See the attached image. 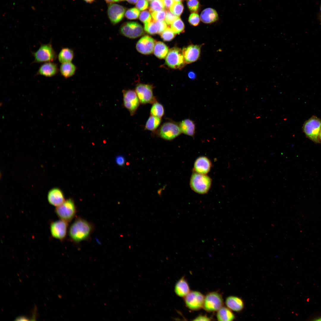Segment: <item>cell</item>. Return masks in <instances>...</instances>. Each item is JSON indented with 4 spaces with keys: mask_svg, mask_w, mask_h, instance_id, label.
I'll use <instances>...</instances> for the list:
<instances>
[{
    "mask_svg": "<svg viewBox=\"0 0 321 321\" xmlns=\"http://www.w3.org/2000/svg\"><path fill=\"white\" fill-rule=\"evenodd\" d=\"M200 18L203 23H210L214 22L218 19V15L215 10L211 8H208L202 11L200 14Z\"/></svg>",
    "mask_w": 321,
    "mask_h": 321,
    "instance_id": "603a6c76",
    "label": "cell"
},
{
    "mask_svg": "<svg viewBox=\"0 0 321 321\" xmlns=\"http://www.w3.org/2000/svg\"><path fill=\"white\" fill-rule=\"evenodd\" d=\"M55 212L61 219L68 222L71 221L75 215L76 207L73 200L69 199L56 207Z\"/></svg>",
    "mask_w": 321,
    "mask_h": 321,
    "instance_id": "5b68a950",
    "label": "cell"
},
{
    "mask_svg": "<svg viewBox=\"0 0 321 321\" xmlns=\"http://www.w3.org/2000/svg\"><path fill=\"white\" fill-rule=\"evenodd\" d=\"M87 3H91L93 2L95 0H84Z\"/></svg>",
    "mask_w": 321,
    "mask_h": 321,
    "instance_id": "c3c4849f",
    "label": "cell"
},
{
    "mask_svg": "<svg viewBox=\"0 0 321 321\" xmlns=\"http://www.w3.org/2000/svg\"><path fill=\"white\" fill-rule=\"evenodd\" d=\"M225 303L228 308L235 311H241L244 307L243 300L240 298L235 296H231L227 298Z\"/></svg>",
    "mask_w": 321,
    "mask_h": 321,
    "instance_id": "44dd1931",
    "label": "cell"
},
{
    "mask_svg": "<svg viewBox=\"0 0 321 321\" xmlns=\"http://www.w3.org/2000/svg\"><path fill=\"white\" fill-rule=\"evenodd\" d=\"M120 32L123 35L130 38L139 37L144 34L142 26L136 22H128L121 26Z\"/></svg>",
    "mask_w": 321,
    "mask_h": 321,
    "instance_id": "30bf717a",
    "label": "cell"
},
{
    "mask_svg": "<svg viewBox=\"0 0 321 321\" xmlns=\"http://www.w3.org/2000/svg\"><path fill=\"white\" fill-rule=\"evenodd\" d=\"M174 292L176 295L181 297H185L190 292L189 285L184 277L181 278L176 283Z\"/></svg>",
    "mask_w": 321,
    "mask_h": 321,
    "instance_id": "cb8c5ba5",
    "label": "cell"
},
{
    "mask_svg": "<svg viewBox=\"0 0 321 321\" xmlns=\"http://www.w3.org/2000/svg\"><path fill=\"white\" fill-rule=\"evenodd\" d=\"M165 62L169 67L174 69H181L186 64L182 50L177 47L172 48L169 50Z\"/></svg>",
    "mask_w": 321,
    "mask_h": 321,
    "instance_id": "8992f818",
    "label": "cell"
},
{
    "mask_svg": "<svg viewBox=\"0 0 321 321\" xmlns=\"http://www.w3.org/2000/svg\"><path fill=\"white\" fill-rule=\"evenodd\" d=\"M217 318L218 321H232L235 316L228 308L222 306L218 311Z\"/></svg>",
    "mask_w": 321,
    "mask_h": 321,
    "instance_id": "4316f807",
    "label": "cell"
},
{
    "mask_svg": "<svg viewBox=\"0 0 321 321\" xmlns=\"http://www.w3.org/2000/svg\"><path fill=\"white\" fill-rule=\"evenodd\" d=\"M211 319L207 317L204 315H200L195 318L193 321H210Z\"/></svg>",
    "mask_w": 321,
    "mask_h": 321,
    "instance_id": "7bdbcfd3",
    "label": "cell"
},
{
    "mask_svg": "<svg viewBox=\"0 0 321 321\" xmlns=\"http://www.w3.org/2000/svg\"><path fill=\"white\" fill-rule=\"evenodd\" d=\"M130 3L134 4L137 2L138 0H127Z\"/></svg>",
    "mask_w": 321,
    "mask_h": 321,
    "instance_id": "bcb514c9",
    "label": "cell"
},
{
    "mask_svg": "<svg viewBox=\"0 0 321 321\" xmlns=\"http://www.w3.org/2000/svg\"><path fill=\"white\" fill-rule=\"evenodd\" d=\"M106 2L108 4H111L114 2L113 0H105Z\"/></svg>",
    "mask_w": 321,
    "mask_h": 321,
    "instance_id": "7dc6e473",
    "label": "cell"
},
{
    "mask_svg": "<svg viewBox=\"0 0 321 321\" xmlns=\"http://www.w3.org/2000/svg\"><path fill=\"white\" fill-rule=\"evenodd\" d=\"M161 122L160 118L151 115L146 123L145 128L150 131H154L159 127Z\"/></svg>",
    "mask_w": 321,
    "mask_h": 321,
    "instance_id": "f1b7e54d",
    "label": "cell"
},
{
    "mask_svg": "<svg viewBox=\"0 0 321 321\" xmlns=\"http://www.w3.org/2000/svg\"><path fill=\"white\" fill-rule=\"evenodd\" d=\"M126 8L115 4H111L108 6V14L111 22L113 24H116L123 19Z\"/></svg>",
    "mask_w": 321,
    "mask_h": 321,
    "instance_id": "5bb4252c",
    "label": "cell"
},
{
    "mask_svg": "<svg viewBox=\"0 0 321 321\" xmlns=\"http://www.w3.org/2000/svg\"><path fill=\"white\" fill-rule=\"evenodd\" d=\"M204 296L201 292L192 291L185 297V302L188 308L192 310H198L203 307Z\"/></svg>",
    "mask_w": 321,
    "mask_h": 321,
    "instance_id": "7c38bea8",
    "label": "cell"
},
{
    "mask_svg": "<svg viewBox=\"0 0 321 321\" xmlns=\"http://www.w3.org/2000/svg\"><path fill=\"white\" fill-rule=\"evenodd\" d=\"M57 64L53 62L44 63L39 67L36 74L47 77L56 75L59 71Z\"/></svg>",
    "mask_w": 321,
    "mask_h": 321,
    "instance_id": "e0dca14e",
    "label": "cell"
},
{
    "mask_svg": "<svg viewBox=\"0 0 321 321\" xmlns=\"http://www.w3.org/2000/svg\"><path fill=\"white\" fill-rule=\"evenodd\" d=\"M184 9L183 5L181 1H173L170 8V11L177 17H179L182 13Z\"/></svg>",
    "mask_w": 321,
    "mask_h": 321,
    "instance_id": "d6a6232c",
    "label": "cell"
},
{
    "mask_svg": "<svg viewBox=\"0 0 321 321\" xmlns=\"http://www.w3.org/2000/svg\"><path fill=\"white\" fill-rule=\"evenodd\" d=\"M150 113L151 115L161 118L164 113L163 105L157 101L155 102L151 108Z\"/></svg>",
    "mask_w": 321,
    "mask_h": 321,
    "instance_id": "f546056e",
    "label": "cell"
},
{
    "mask_svg": "<svg viewBox=\"0 0 321 321\" xmlns=\"http://www.w3.org/2000/svg\"><path fill=\"white\" fill-rule=\"evenodd\" d=\"M165 6V8L166 10H169V8L173 2V0H164Z\"/></svg>",
    "mask_w": 321,
    "mask_h": 321,
    "instance_id": "ee69618b",
    "label": "cell"
},
{
    "mask_svg": "<svg viewBox=\"0 0 321 321\" xmlns=\"http://www.w3.org/2000/svg\"><path fill=\"white\" fill-rule=\"evenodd\" d=\"M158 134L161 138L168 140L174 139L182 133L179 124L169 121L163 123L160 127Z\"/></svg>",
    "mask_w": 321,
    "mask_h": 321,
    "instance_id": "52a82bcc",
    "label": "cell"
},
{
    "mask_svg": "<svg viewBox=\"0 0 321 321\" xmlns=\"http://www.w3.org/2000/svg\"><path fill=\"white\" fill-rule=\"evenodd\" d=\"M94 229L92 223L84 219L78 217L69 227V236L72 241L78 243L89 239Z\"/></svg>",
    "mask_w": 321,
    "mask_h": 321,
    "instance_id": "6da1fadb",
    "label": "cell"
},
{
    "mask_svg": "<svg viewBox=\"0 0 321 321\" xmlns=\"http://www.w3.org/2000/svg\"><path fill=\"white\" fill-rule=\"evenodd\" d=\"M169 52L167 46L163 42L158 41L155 43L153 52L155 55L160 59L165 58Z\"/></svg>",
    "mask_w": 321,
    "mask_h": 321,
    "instance_id": "83f0119b",
    "label": "cell"
},
{
    "mask_svg": "<svg viewBox=\"0 0 321 321\" xmlns=\"http://www.w3.org/2000/svg\"><path fill=\"white\" fill-rule=\"evenodd\" d=\"M187 4L189 9L191 11L195 12L199 7V2L198 0H188Z\"/></svg>",
    "mask_w": 321,
    "mask_h": 321,
    "instance_id": "f35d334b",
    "label": "cell"
},
{
    "mask_svg": "<svg viewBox=\"0 0 321 321\" xmlns=\"http://www.w3.org/2000/svg\"><path fill=\"white\" fill-rule=\"evenodd\" d=\"M165 8L164 0H152L150 3L149 10L152 13L164 10Z\"/></svg>",
    "mask_w": 321,
    "mask_h": 321,
    "instance_id": "4dcf8cb0",
    "label": "cell"
},
{
    "mask_svg": "<svg viewBox=\"0 0 321 321\" xmlns=\"http://www.w3.org/2000/svg\"><path fill=\"white\" fill-rule=\"evenodd\" d=\"M139 19L144 24L150 22L152 20L150 12L147 10L141 12L139 16Z\"/></svg>",
    "mask_w": 321,
    "mask_h": 321,
    "instance_id": "8d00e7d4",
    "label": "cell"
},
{
    "mask_svg": "<svg viewBox=\"0 0 321 321\" xmlns=\"http://www.w3.org/2000/svg\"><path fill=\"white\" fill-rule=\"evenodd\" d=\"M48 200L50 204L56 207L65 201L62 192L58 188H54L49 191L48 194Z\"/></svg>",
    "mask_w": 321,
    "mask_h": 321,
    "instance_id": "ffe728a7",
    "label": "cell"
},
{
    "mask_svg": "<svg viewBox=\"0 0 321 321\" xmlns=\"http://www.w3.org/2000/svg\"><path fill=\"white\" fill-rule=\"evenodd\" d=\"M18 319V320H22V319L24 320H26V318H25L24 317H19Z\"/></svg>",
    "mask_w": 321,
    "mask_h": 321,
    "instance_id": "f907efd6",
    "label": "cell"
},
{
    "mask_svg": "<svg viewBox=\"0 0 321 321\" xmlns=\"http://www.w3.org/2000/svg\"><path fill=\"white\" fill-rule=\"evenodd\" d=\"M306 137L316 143H319V135L321 130V120L313 116L306 120L302 127Z\"/></svg>",
    "mask_w": 321,
    "mask_h": 321,
    "instance_id": "277c9868",
    "label": "cell"
},
{
    "mask_svg": "<svg viewBox=\"0 0 321 321\" xmlns=\"http://www.w3.org/2000/svg\"><path fill=\"white\" fill-rule=\"evenodd\" d=\"M320 10H321V6H320Z\"/></svg>",
    "mask_w": 321,
    "mask_h": 321,
    "instance_id": "11a10c76",
    "label": "cell"
},
{
    "mask_svg": "<svg viewBox=\"0 0 321 321\" xmlns=\"http://www.w3.org/2000/svg\"><path fill=\"white\" fill-rule=\"evenodd\" d=\"M155 44V41L153 38L146 35L141 37L137 42L136 48L141 53L148 55L153 51Z\"/></svg>",
    "mask_w": 321,
    "mask_h": 321,
    "instance_id": "9a60e30c",
    "label": "cell"
},
{
    "mask_svg": "<svg viewBox=\"0 0 321 321\" xmlns=\"http://www.w3.org/2000/svg\"><path fill=\"white\" fill-rule=\"evenodd\" d=\"M188 21L193 26H197L200 22V18L199 15L196 13H193L191 14L188 18Z\"/></svg>",
    "mask_w": 321,
    "mask_h": 321,
    "instance_id": "74e56055",
    "label": "cell"
},
{
    "mask_svg": "<svg viewBox=\"0 0 321 321\" xmlns=\"http://www.w3.org/2000/svg\"><path fill=\"white\" fill-rule=\"evenodd\" d=\"M147 0L150 1H152V0Z\"/></svg>",
    "mask_w": 321,
    "mask_h": 321,
    "instance_id": "db71d44e",
    "label": "cell"
},
{
    "mask_svg": "<svg viewBox=\"0 0 321 321\" xmlns=\"http://www.w3.org/2000/svg\"><path fill=\"white\" fill-rule=\"evenodd\" d=\"M167 28L166 22L163 21H155L144 24V29L148 33L153 35L160 34Z\"/></svg>",
    "mask_w": 321,
    "mask_h": 321,
    "instance_id": "ac0fdd59",
    "label": "cell"
},
{
    "mask_svg": "<svg viewBox=\"0 0 321 321\" xmlns=\"http://www.w3.org/2000/svg\"><path fill=\"white\" fill-rule=\"evenodd\" d=\"M171 28L175 34H179L184 31V24L180 18L178 17L171 24Z\"/></svg>",
    "mask_w": 321,
    "mask_h": 321,
    "instance_id": "1f68e13d",
    "label": "cell"
},
{
    "mask_svg": "<svg viewBox=\"0 0 321 321\" xmlns=\"http://www.w3.org/2000/svg\"><path fill=\"white\" fill-rule=\"evenodd\" d=\"M165 17L166 22L168 25H171L178 17L169 10H166Z\"/></svg>",
    "mask_w": 321,
    "mask_h": 321,
    "instance_id": "ab89813d",
    "label": "cell"
},
{
    "mask_svg": "<svg viewBox=\"0 0 321 321\" xmlns=\"http://www.w3.org/2000/svg\"><path fill=\"white\" fill-rule=\"evenodd\" d=\"M201 46L197 45H190L183 48L182 53L186 64H189L196 61L199 58Z\"/></svg>",
    "mask_w": 321,
    "mask_h": 321,
    "instance_id": "2e32d148",
    "label": "cell"
},
{
    "mask_svg": "<svg viewBox=\"0 0 321 321\" xmlns=\"http://www.w3.org/2000/svg\"><path fill=\"white\" fill-rule=\"evenodd\" d=\"M317 320V321H318V320L319 321H321V317H318V318H317V319H316V320Z\"/></svg>",
    "mask_w": 321,
    "mask_h": 321,
    "instance_id": "816d5d0a",
    "label": "cell"
},
{
    "mask_svg": "<svg viewBox=\"0 0 321 321\" xmlns=\"http://www.w3.org/2000/svg\"><path fill=\"white\" fill-rule=\"evenodd\" d=\"M320 20H321V16L320 17Z\"/></svg>",
    "mask_w": 321,
    "mask_h": 321,
    "instance_id": "9f6ffc18",
    "label": "cell"
},
{
    "mask_svg": "<svg viewBox=\"0 0 321 321\" xmlns=\"http://www.w3.org/2000/svg\"><path fill=\"white\" fill-rule=\"evenodd\" d=\"M68 226V222L61 219L52 222L50 225L52 236L61 241L64 240L66 237Z\"/></svg>",
    "mask_w": 321,
    "mask_h": 321,
    "instance_id": "4fadbf2b",
    "label": "cell"
},
{
    "mask_svg": "<svg viewBox=\"0 0 321 321\" xmlns=\"http://www.w3.org/2000/svg\"><path fill=\"white\" fill-rule=\"evenodd\" d=\"M319 139L320 143H321V130L319 135Z\"/></svg>",
    "mask_w": 321,
    "mask_h": 321,
    "instance_id": "681fc988",
    "label": "cell"
},
{
    "mask_svg": "<svg viewBox=\"0 0 321 321\" xmlns=\"http://www.w3.org/2000/svg\"><path fill=\"white\" fill-rule=\"evenodd\" d=\"M161 38L165 41H169L172 40L175 37V34L171 28L167 27L160 34Z\"/></svg>",
    "mask_w": 321,
    "mask_h": 321,
    "instance_id": "836d02e7",
    "label": "cell"
},
{
    "mask_svg": "<svg viewBox=\"0 0 321 321\" xmlns=\"http://www.w3.org/2000/svg\"><path fill=\"white\" fill-rule=\"evenodd\" d=\"M211 166L210 160L207 157L201 156L195 160L194 165V169L196 172L206 174L210 171Z\"/></svg>",
    "mask_w": 321,
    "mask_h": 321,
    "instance_id": "d6986e66",
    "label": "cell"
},
{
    "mask_svg": "<svg viewBox=\"0 0 321 321\" xmlns=\"http://www.w3.org/2000/svg\"><path fill=\"white\" fill-rule=\"evenodd\" d=\"M166 11L162 10L151 13L152 19L155 21H163L165 19Z\"/></svg>",
    "mask_w": 321,
    "mask_h": 321,
    "instance_id": "d590c367",
    "label": "cell"
},
{
    "mask_svg": "<svg viewBox=\"0 0 321 321\" xmlns=\"http://www.w3.org/2000/svg\"><path fill=\"white\" fill-rule=\"evenodd\" d=\"M211 178L206 174L193 173L191 177L190 185L192 190L200 194L208 192L211 185Z\"/></svg>",
    "mask_w": 321,
    "mask_h": 321,
    "instance_id": "7a4b0ae2",
    "label": "cell"
},
{
    "mask_svg": "<svg viewBox=\"0 0 321 321\" xmlns=\"http://www.w3.org/2000/svg\"><path fill=\"white\" fill-rule=\"evenodd\" d=\"M139 10L136 8H133L128 10L125 14L126 17L129 19H135L137 18L140 14Z\"/></svg>",
    "mask_w": 321,
    "mask_h": 321,
    "instance_id": "e575fe53",
    "label": "cell"
},
{
    "mask_svg": "<svg viewBox=\"0 0 321 321\" xmlns=\"http://www.w3.org/2000/svg\"><path fill=\"white\" fill-rule=\"evenodd\" d=\"M173 1H181L182 0H173Z\"/></svg>",
    "mask_w": 321,
    "mask_h": 321,
    "instance_id": "f5cc1de1",
    "label": "cell"
},
{
    "mask_svg": "<svg viewBox=\"0 0 321 321\" xmlns=\"http://www.w3.org/2000/svg\"><path fill=\"white\" fill-rule=\"evenodd\" d=\"M74 56V52L73 49L69 48H63L59 52L57 58L61 64L71 62Z\"/></svg>",
    "mask_w": 321,
    "mask_h": 321,
    "instance_id": "484cf974",
    "label": "cell"
},
{
    "mask_svg": "<svg viewBox=\"0 0 321 321\" xmlns=\"http://www.w3.org/2000/svg\"><path fill=\"white\" fill-rule=\"evenodd\" d=\"M148 6V3L146 0H138L136 4V7L140 10L147 9Z\"/></svg>",
    "mask_w": 321,
    "mask_h": 321,
    "instance_id": "60d3db41",
    "label": "cell"
},
{
    "mask_svg": "<svg viewBox=\"0 0 321 321\" xmlns=\"http://www.w3.org/2000/svg\"><path fill=\"white\" fill-rule=\"evenodd\" d=\"M182 133L191 137L195 133V125L194 122L189 119H185L179 123Z\"/></svg>",
    "mask_w": 321,
    "mask_h": 321,
    "instance_id": "7402d4cb",
    "label": "cell"
},
{
    "mask_svg": "<svg viewBox=\"0 0 321 321\" xmlns=\"http://www.w3.org/2000/svg\"><path fill=\"white\" fill-rule=\"evenodd\" d=\"M124 106L128 109L130 115L135 114L139 105L140 102L135 91L131 89L122 91Z\"/></svg>",
    "mask_w": 321,
    "mask_h": 321,
    "instance_id": "8fae6325",
    "label": "cell"
},
{
    "mask_svg": "<svg viewBox=\"0 0 321 321\" xmlns=\"http://www.w3.org/2000/svg\"><path fill=\"white\" fill-rule=\"evenodd\" d=\"M223 305V299L221 295L218 292H212L204 297L203 307L207 311H218Z\"/></svg>",
    "mask_w": 321,
    "mask_h": 321,
    "instance_id": "9c48e42d",
    "label": "cell"
},
{
    "mask_svg": "<svg viewBox=\"0 0 321 321\" xmlns=\"http://www.w3.org/2000/svg\"><path fill=\"white\" fill-rule=\"evenodd\" d=\"M120 0L121 1V0H120Z\"/></svg>",
    "mask_w": 321,
    "mask_h": 321,
    "instance_id": "6f0895ef",
    "label": "cell"
},
{
    "mask_svg": "<svg viewBox=\"0 0 321 321\" xmlns=\"http://www.w3.org/2000/svg\"><path fill=\"white\" fill-rule=\"evenodd\" d=\"M59 69L61 75L64 78H67L75 74L77 68L75 65L71 62L62 63Z\"/></svg>",
    "mask_w": 321,
    "mask_h": 321,
    "instance_id": "d4e9b609",
    "label": "cell"
},
{
    "mask_svg": "<svg viewBox=\"0 0 321 321\" xmlns=\"http://www.w3.org/2000/svg\"><path fill=\"white\" fill-rule=\"evenodd\" d=\"M34 57L33 63H42L53 62L57 57L51 43L41 44L36 51L32 52Z\"/></svg>",
    "mask_w": 321,
    "mask_h": 321,
    "instance_id": "3957f363",
    "label": "cell"
},
{
    "mask_svg": "<svg viewBox=\"0 0 321 321\" xmlns=\"http://www.w3.org/2000/svg\"><path fill=\"white\" fill-rule=\"evenodd\" d=\"M153 88L152 85L148 84H139L136 86L135 91L140 103L153 104L157 101L153 95Z\"/></svg>",
    "mask_w": 321,
    "mask_h": 321,
    "instance_id": "ba28073f",
    "label": "cell"
},
{
    "mask_svg": "<svg viewBox=\"0 0 321 321\" xmlns=\"http://www.w3.org/2000/svg\"><path fill=\"white\" fill-rule=\"evenodd\" d=\"M189 77L191 79H193L195 78V74L193 72H190L188 73Z\"/></svg>",
    "mask_w": 321,
    "mask_h": 321,
    "instance_id": "f6af8a7d",
    "label": "cell"
},
{
    "mask_svg": "<svg viewBox=\"0 0 321 321\" xmlns=\"http://www.w3.org/2000/svg\"><path fill=\"white\" fill-rule=\"evenodd\" d=\"M116 161L117 163L120 166H122L125 163V159L124 157L122 156H118L116 159Z\"/></svg>",
    "mask_w": 321,
    "mask_h": 321,
    "instance_id": "b9f144b4",
    "label": "cell"
}]
</instances>
